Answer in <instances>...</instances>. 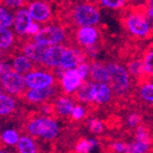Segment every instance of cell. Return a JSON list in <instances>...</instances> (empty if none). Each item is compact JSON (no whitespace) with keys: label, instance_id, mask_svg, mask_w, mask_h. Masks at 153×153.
<instances>
[{"label":"cell","instance_id":"31","mask_svg":"<svg viewBox=\"0 0 153 153\" xmlns=\"http://www.w3.org/2000/svg\"><path fill=\"white\" fill-rule=\"evenodd\" d=\"M14 13L10 9L1 5L0 8V28H10L14 25Z\"/></svg>","mask_w":153,"mask_h":153},{"label":"cell","instance_id":"6","mask_svg":"<svg viewBox=\"0 0 153 153\" xmlns=\"http://www.w3.org/2000/svg\"><path fill=\"white\" fill-rule=\"evenodd\" d=\"M0 84H1V90L13 97H21L27 89L25 76L17 73L13 69L3 74H0Z\"/></svg>","mask_w":153,"mask_h":153},{"label":"cell","instance_id":"17","mask_svg":"<svg viewBox=\"0 0 153 153\" xmlns=\"http://www.w3.org/2000/svg\"><path fill=\"white\" fill-rule=\"evenodd\" d=\"M94 92L95 82L92 80H85L82 87L75 93V99L77 102L85 105L94 104Z\"/></svg>","mask_w":153,"mask_h":153},{"label":"cell","instance_id":"43","mask_svg":"<svg viewBox=\"0 0 153 153\" xmlns=\"http://www.w3.org/2000/svg\"><path fill=\"white\" fill-rule=\"evenodd\" d=\"M150 2H153V0H150Z\"/></svg>","mask_w":153,"mask_h":153},{"label":"cell","instance_id":"41","mask_svg":"<svg viewBox=\"0 0 153 153\" xmlns=\"http://www.w3.org/2000/svg\"><path fill=\"white\" fill-rule=\"evenodd\" d=\"M146 14H147V16H148L151 23L153 24V2H151L150 5L148 7V9L146 10Z\"/></svg>","mask_w":153,"mask_h":153},{"label":"cell","instance_id":"3","mask_svg":"<svg viewBox=\"0 0 153 153\" xmlns=\"http://www.w3.org/2000/svg\"><path fill=\"white\" fill-rule=\"evenodd\" d=\"M123 22L125 29L134 38L147 39L152 36L153 26L146 13L132 11L125 15Z\"/></svg>","mask_w":153,"mask_h":153},{"label":"cell","instance_id":"30","mask_svg":"<svg viewBox=\"0 0 153 153\" xmlns=\"http://www.w3.org/2000/svg\"><path fill=\"white\" fill-rule=\"evenodd\" d=\"M86 125H87L88 131H89L91 134H93V135H101L105 131L104 122L97 117L88 118Z\"/></svg>","mask_w":153,"mask_h":153},{"label":"cell","instance_id":"40","mask_svg":"<svg viewBox=\"0 0 153 153\" xmlns=\"http://www.w3.org/2000/svg\"><path fill=\"white\" fill-rule=\"evenodd\" d=\"M11 69H13V68L10 63L3 61V60L1 61V63H0V74H3V73H5V72L10 71Z\"/></svg>","mask_w":153,"mask_h":153},{"label":"cell","instance_id":"18","mask_svg":"<svg viewBox=\"0 0 153 153\" xmlns=\"http://www.w3.org/2000/svg\"><path fill=\"white\" fill-rule=\"evenodd\" d=\"M89 78L97 84H109V72L107 65L99 61L90 62Z\"/></svg>","mask_w":153,"mask_h":153},{"label":"cell","instance_id":"29","mask_svg":"<svg viewBox=\"0 0 153 153\" xmlns=\"http://www.w3.org/2000/svg\"><path fill=\"white\" fill-rule=\"evenodd\" d=\"M134 139L138 141H141V143H148V145H150V146H152V143H153L150 130H149L148 126H146V125H143V124H140L135 130Z\"/></svg>","mask_w":153,"mask_h":153},{"label":"cell","instance_id":"12","mask_svg":"<svg viewBox=\"0 0 153 153\" xmlns=\"http://www.w3.org/2000/svg\"><path fill=\"white\" fill-rule=\"evenodd\" d=\"M87 58L86 51L79 47H65L63 53L62 61L59 69L66 71V70L76 69L79 63H82Z\"/></svg>","mask_w":153,"mask_h":153},{"label":"cell","instance_id":"21","mask_svg":"<svg viewBox=\"0 0 153 153\" xmlns=\"http://www.w3.org/2000/svg\"><path fill=\"white\" fill-rule=\"evenodd\" d=\"M17 103L13 95H10L1 90L0 92V116L8 117L16 110Z\"/></svg>","mask_w":153,"mask_h":153},{"label":"cell","instance_id":"35","mask_svg":"<svg viewBox=\"0 0 153 153\" xmlns=\"http://www.w3.org/2000/svg\"><path fill=\"white\" fill-rule=\"evenodd\" d=\"M86 116H87V109H86V107L80 104H76L73 111H72L71 119L73 121H80V120H84L85 118H86Z\"/></svg>","mask_w":153,"mask_h":153},{"label":"cell","instance_id":"20","mask_svg":"<svg viewBox=\"0 0 153 153\" xmlns=\"http://www.w3.org/2000/svg\"><path fill=\"white\" fill-rule=\"evenodd\" d=\"M114 90L109 84H97L95 82L94 104L106 105L112 100Z\"/></svg>","mask_w":153,"mask_h":153},{"label":"cell","instance_id":"15","mask_svg":"<svg viewBox=\"0 0 153 153\" xmlns=\"http://www.w3.org/2000/svg\"><path fill=\"white\" fill-rule=\"evenodd\" d=\"M14 31L18 36H27V31L29 27L32 24L33 19L31 17L30 13L28 11V8H22L19 10H16L14 13Z\"/></svg>","mask_w":153,"mask_h":153},{"label":"cell","instance_id":"42","mask_svg":"<svg viewBox=\"0 0 153 153\" xmlns=\"http://www.w3.org/2000/svg\"><path fill=\"white\" fill-rule=\"evenodd\" d=\"M0 153H10L9 151H7V150H1V152Z\"/></svg>","mask_w":153,"mask_h":153},{"label":"cell","instance_id":"44","mask_svg":"<svg viewBox=\"0 0 153 153\" xmlns=\"http://www.w3.org/2000/svg\"><path fill=\"white\" fill-rule=\"evenodd\" d=\"M152 44H153V41H152Z\"/></svg>","mask_w":153,"mask_h":153},{"label":"cell","instance_id":"7","mask_svg":"<svg viewBox=\"0 0 153 153\" xmlns=\"http://www.w3.org/2000/svg\"><path fill=\"white\" fill-rule=\"evenodd\" d=\"M24 76L28 89L47 88L56 84V75L44 69H33Z\"/></svg>","mask_w":153,"mask_h":153},{"label":"cell","instance_id":"33","mask_svg":"<svg viewBox=\"0 0 153 153\" xmlns=\"http://www.w3.org/2000/svg\"><path fill=\"white\" fill-rule=\"evenodd\" d=\"M102 8L109 10H120L125 5L128 0H97Z\"/></svg>","mask_w":153,"mask_h":153},{"label":"cell","instance_id":"22","mask_svg":"<svg viewBox=\"0 0 153 153\" xmlns=\"http://www.w3.org/2000/svg\"><path fill=\"white\" fill-rule=\"evenodd\" d=\"M16 149H17V153H39L36 141L32 136L28 134L21 135Z\"/></svg>","mask_w":153,"mask_h":153},{"label":"cell","instance_id":"16","mask_svg":"<svg viewBox=\"0 0 153 153\" xmlns=\"http://www.w3.org/2000/svg\"><path fill=\"white\" fill-rule=\"evenodd\" d=\"M75 101L69 94H62L55 97V101L53 103L54 106L55 115L61 118H69L71 117L72 111L75 107Z\"/></svg>","mask_w":153,"mask_h":153},{"label":"cell","instance_id":"39","mask_svg":"<svg viewBox=\"0 0 153 153\" xmlns=\"http://www.w3.org/2000/svg\"><path fill=\"white\" fill-rule=\"evenodd\" d=\"M41 28L42 27L40 26V24L36 23V22H32V24H31L30 27H29L28 31H27V36H31V38H34V36L40 32Z\"/></svg>","mask_w":153,"mask_h":153},{"label":"cell","instance_id":"2","mask_svg":"<svg viewBox=\"0 0 153 153\" xmlns=\"http://www.w3.org/2000/svg\"><path fill=\"white\" fill-rule=\"evenodd\" d=\"M109 72V85L116 95H125L130 91L132 86V76L128 68L116 61L106 63Z\"/></svg>","mask_w":153,"mask_h":153},{"label":"cell","instance_id":"11","mask_svg":"<svg viewBox=\"0 0 153 153\" xmlns=\"http://www.w3.org/2000/svg\"><path fill=\"white\" fill-rule=\"evenodd\" d=\"M28 11L33 22L39 24L48 23L53 17V10L51 5L44 0H33L28 4Z\"/></svg>","mask_w":153,"mask_h":153},{"label":"cell","instance_id":"5","mask_svg":"<svg viewBox=\"0 0 153 153\" xmlns=\"http://www.w3.org/2000/svg\"><path fill=\"white\" fill-rule=\"evenodd\" d=\"M66 36H68L64 27L58 24H46L41 28L40 32L32 39L45 46H51L63 44Z\"/></svg>","mask_w":153,"mask_h":153},{"label":"cell","instance_id":"9","mask_svg":"<svg viewBox=\"0 0 153 153\" xmlns=\"http://www.w3.org/2000/svg\"><path fill=\"white\" fill-rule=\"evenodd\" d=\"M101 33L95 26H86V27H78L75 32V40L76 43L82 48H89L97 46L100 41Z\"/></svg>","mask_w":153,"mask_h":153},{"label":"cell","instance_id":"19","mask_svg":"<svg viewBox=\"0 0 153 153\" xmlns=\"http://www.w3.org/2000/svg\"><path fill=\"white\" fill-rule=\"evenodd\" d=\"M13 70L22 75H26L28 72L34 69V62L25 54H17L12 58L11 62Z\"/></svg>","mask_w":153,"mask_h":153},{"label":"cell","instance_id":"4","mask_svg":"<svg viewBox=\"0 0 153 153\" xmlns=\"http://www.w3.org/2000/svg\"><path fill=\"white\" fill-rule=\"evenodd\" d=\"M71 19L78 27L97 26L101 21V13L94 3L78 2L71 9Z\"/></svg>","mask_w":153,"mask_h":153},{"label":"cell","instance_id":"38","mask_svg":"<svg viewBox=\"0 0 153 153\" xmlns=\"http://www.w3.org/2000/svg\"><path fill=\"white\" fill-rule=\"evenodd\" d=\"M128 147V143H124L122 140H116L110 145V150L114 153H124Z\"/></svg>","mask_w":153,"mask_h":153},{"label":"cell","instance_id":"28","mask_svg":"<svg viewBox=\"0 0 153 153\" xmlns=\"http://www.w3.org/2000/svg\"><path fill=\"white\" fill-rule=\"evenodd\" d=\"M126 68L130 72L131 76L136 77V78H143V76H145L143 59H133L132 61L128 62Z\"/></svg>","mask_w":153,"mask_h":153},{"label":"cell","instance_id":"25","mask_svg":"<svg viewBox=\"0 0 153 153\" xmlns=\"http://www.w3.org/2000/svg\"><path fill=\"white\" fill-rule=\"evenodd\" d=\"M15 36L10 28H0V48L1 51H8L14 45Z\"/></svg>","mask_w":153,"mask_h":153},{"label":"cell","instance_id":"26","mask_svg":"<svg viewBox=\"0 0 153 153\" xmlns=\"http://www.w3.org/2000/svg\"><path fill=\"white\" fill-rule=\"evenodd\" d=\"M21 135L15 128H5L1 133V141L8 147H16L19 141Z\"/></svg>","mask_w":153,"mask_h":153},{"label":"cell","instance_id":"36","mask_svg":"<svg viewBox=\"0 0 153 153\" xmlns=\"http://www.w3.org/2000/svg\"><path fill=\"white\" fill-rule=\"evenodd\" d=\"M3 7L10 9V10H19L25 8L26 0H1Z\"/></svg>","mask_w":153,"mask_h":153},{"label":"cell","instance_id":"24","mask_svg":"<svg viewBox=\"0 0 153 153\" xmlns=\"http://www.w3.org/2000/svg\"><path fill=\"white\" fill-rule=\"evenodd\" d=\"M138 95L143 103L153 106V82L146 80L141 82L138 88Z\"/></svg>","mask_w":153,"mask_h":153},{"label":"cell","instance_id":"14","mask_svg":"<svg viewBox=\"0 0 153 153\" xmlns=\"http://www.w3.org/2000/svg\"><path fill=\"white\" fill-rule=\"evenodd\" d=\"M46 48H47V46L39 43L32 39L31 41H26L25 43H23L22 53L25 54L27 57H29L34 62V64H42L43 65V59Z\"/></svg>","mask_w":153,"mask_h":153},{"label":"cell","instance_id":"32","mask_svg":"<svg viewBox=\"0 0 153 153\" xmlns=\"http://www.w3.org/2000/svg\"><path fill=\"white\" fill-rule=\"evenodd\" d=\"M151 149V146L141 141L134 140L128 143V147L124 153H148Z\"/></svg>","mask_w":153,"mask_h":153},{"label":"cell","instance_id":"13","mask_svg":"<svg viewBox=\"0 0 153 153\" xmlns=\"http://www.w3.org/2000/svg\"><path fill=\"white\" fill-rule=\"evenodd\" d=\"M65 47L66 46H64L63 44L47 46L45 54H44L43 65L51 70H56L60 68Z\"/></svg>","mask_w":153,"mask_h":153},{"label":"cell","instance_id":"23","mask_svg":"<svg viewBox=\"0 0 153 153\" xmlns=\"http://www.w3.org/2000/svg\"><path fill=\"white\" fill-rule=\"evenodd\" d=\"M100 143L94 138L84 137L80 138L75 143L74 150L75 153H93L99 148Z\"/></svg>","mask_w":153,"mask_h":153},{"label":"cell","instance_id":"10","mask_svg":"<svg viewBox=\"0 0 153 153\" xmlns=\"http://www.w3.org/2000/svg\"><path fill=\"white\" fill-rule=\"evenodd\" d=\"M57 94V87L51 86L47 88H38V89H26L23 94L26 102L30 104H44L48 103L49 100L54 99Z\"/></svg>","mask_w":153,"mask_h":153},{"label":"cell","instance_id":"27","mask_svg":"<svg viewBox=\"0 0 153 153\" xmlns=\"http://www.w3.org/2000/svg\"><path fill=\"white\" fill-rule=\"evenodd\" d=\"M143 68H145V76L153 77V44H151L146 49L143 56Z\"/></svg>","mask_w":153,"mask_h":153},{"label":"cell","instance_id":"8","mask_svg":"<svg viewBox=\"0 0 153 153\" xmlns=\"http://www.w3.org/2000/svg\"><path fill=\"white\" fill-rule=\"evenodd\" d=\"M84 79L79 75L76 69L66 70L62 73V75L59 78L60 88L64 94H75L77 90L82 87L84 84Z\"/></svg>","mask_w":153,"mask_h":153},{"label":"cell","instance_id":"37","mask_svg":"<svg viewBox=\"0 0 153 153\" xmlns=\"http://www.w3.org/2000/svg\"><path fill=\"white\" fill-rule=\"evenodd\" d=\"M77 72L79 73V75L82 76V78L84 80H87L89 78V75H90V63L87 62V60H85L82 61V63H79L78 66L76 68Z\"/></svg>","mask_w":153,"mask_h":153},{"label":"cell","instance_id":"1","mask_svg":"<svg viewBox=\"0 0 153 153\" xmlns=\"http://www.w3.org/2000/svg\"><path fill=\"white\" fill-rule=\"evenodd\" d=\"M26 134L33 138L43 140H53L60 133V125L54 117L49 115H36L29 119L25 124Z\"/></svg>","mask_w":153,"mask_h":153},{"label":"cell","instance_id":"34","mask_svg":"<svg viewBox=\"0 0 153 153\" xmlns=\"http://www.w3.org/2000/svg\"><path fill=\"white\" fill-rule=\"evenodd\" d=\"M141 120H143V119H141V116L139 115L138 112L133 111L128 115L125 122H126V125H128L130 128L136 130V128L141 124Z\"/></svg>","mask_w":153,"mask_h":153}]
</instances>
